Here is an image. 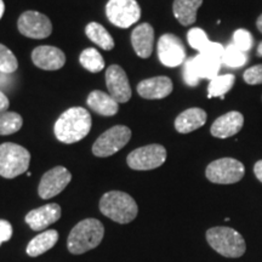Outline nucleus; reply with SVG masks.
<instances>
[{"label":"nucleus","instance_id":"obj_21","mask_svg":"<svg viewBox=\"0 0 262 262\" xmlns=\"http://www.w3.org/2000/svg\"><path fill=\"white\" fill-rule=\"evenodd\" d=\"M88 106H89L94 112H96L101 116L111 117L117 114L118 112V102L114 98L103 91L95 90L90 93L86 100Z\"/></svg>","mask_w":262,"mask_h":262},{"label":"nucleus","instance_id":"obj_27","mask_svg":"<svg viewBox=\"0 0 262 262\" xmlns=\"http://www.w3.org/2000/svg\"><path fill=\"white\" fill-rule=\"evenodd\" d=\"M24 119L16 112L0 113V135H11L22 127Z\"/></svg>","mask_w":262,"mask_h":262},{"label":"nucleus","instance_id":"obj_4","mask_svg":"<svg viewBox=\"0 0 262 262\" xmlns=\"http://www.w3.org/2000/svg\"><path fill=\"white\" fill-rule=\"evenodd\" d=\"M206 241L216 253L225 257H241L247 250L242 234L229 227H212L208 229Z\"/></svg>","mask_w":262,"mask_h":262},{"label":"nucleus","instance_id":"obj_19","mask_svg":"<svg viewBox=\"0 0 262 262\" xmlns=\"http://www.w3.org/2000/svg\"><path fill=\"white\" fill-rule=\"evenodd\" d=\"M189 60H191L193 71L199 79H214L219 75V71L222 66L221 58L206 54H198Z\"/></svg>","mask_w":262,"mask_h":262},{"label":"nucleus","instance_id":"obj_16","mask_svg":"<svg viewBox=\"0 0 262 262\" xmlns=\"http://www.w3.org/2000/svg\"><path fill=\"white\" fill-rule=\"evenodd\" d=\"M244 125V117L241 112L232 111L219 117L211 125V135L217 139H228L237 135Z\"/></svg>","mask_w":262,"mask_h":262},{"label":"nucleus","instance_id":"obj_26","mask_svg":"<svg viewBox=\"0 0 262 262\" xmlns=\"http://www.w3.org/2000/svg\"><path fill=\"white\" fill-rule=\"evenodd\" d=\"M79 61L85 70L91 72V73H98L104 68V60L102 55L94 48L85 49L80 54Z\"/></svg>","mask_w":262,"mask_h":262},{"label":"nucleus","instance_id":"obj_23","mask_svg":"<svg viewBox=\"0 0 262 262\" xmlns=\"http://www.w3.org/2000/svg\"><path fill=\"white\" fill-rule=\"evenodd\" d=\"M58 241V232L55 229H49V231L42 232L37 237L33 238L27 245V254L32 257H37L39 255L47 253L51 248L56 245Z\"/></svg>","mask_w":262,"mask_h":262},{"label":"nucleus","instance_id":"obj_8","mask_svg":"<svg viewBox=\"0 0 262 262\" xmlns=\"http://www.w3.org/2000/svg\"><path fill=\"white\" fill-rule=\"evenodd\" d=\"M110 22L119 28H129L141 17V9L136 0H110L106 5Z\"/></svg>","mask_w":262,"mask_h":262},{"label":"nucleus","instance_id":"obj_24","mask_svg":"<svg viewBox=\"0 0 262 262\" xmlns=\"http://www.w3.org/2000/svg\"><path fill=\"white\" fill-rule=\"evenodd\" d=\"M85 33H86L88 38L95 44L98 45L103 50H112L114 48V40L112 35L107 32V29L101 26L97 22H91L85 28Z\"/></svg>","mask_w":262,"mask_h":262},{"label":"nucleus","instance_id":"obj_33","mask_svg":"<svg viewBox=\"0 0 262 262\" xmlns=\"http://www.w3.org/2000/svg\"><path fill=\"white\" fill-rule=\"evenodd\" d=\"M183 79H185L186 84L189 85V86H196L199 83V78L196 77L194 71H193L191 60H188L185 62V66H183Z\"/></svg>","mask_w":262,"mask_h":262},{"label":"nucleus","instance_id":"obj_11","mask_svg":"<svg viewBox=\"0 0 262 262\" xmlns=\"http://www.w3.org/2000/svg\"><path fill=\"white\" fill-rule=\"evenodd\" d=\"M72 180V173L64 166H55L42 175L38 193L42 199L54 198L67 187Z\"/></svg>","mask_w":262,"mask_h":262},{"label":"nucleus","instance_id":"obj_7","mask_svg":"<svg viewBox=\"0 0 262 262\" xmlns=\"http://www.w3.org/2000/svg\"><path fill=\"white\" fill-rule=\"evenodd\" d=\"M131 139V130L127 126L116 125L101 135L95 141L93 153L100 158L116 155Z\"/></svg>","mask_w":262,"mask_h":262},{"label":"nucleus","instance_id":"obj_18","mask_svg":"<svg viewBox=\"0 0 262 262\" xmlns=\"http://www.w3.org/2000/svg\"><path fill=\"white\" fill-rule=\"evenodd\" d=\"M131 42L137 56L148 58L153 51L155 29L149 24H141L131 33Z\"/></svg>","mask_w":262,"mask_h":262},{"label":"nucleus","instance_id":"obj_3","mask_svg":"<svg viewBox=\"0 0 262 262\" xmlns=\"http://www.w3.org/2000/svg\"><path fill=\"white\" fill-rule=\"evenodd\" d=\"M100 210L111 220L124 225L135 220L139 208L133 196L127 193L111 191L104 193L101 198Z\"/></svg>","mask_w":262,"mask_h":262},{"label":"nucleus","instance_id":"obj_30","mask_svg":"<svg viewBox=\"0 0 262 262\" xmlns=\"http://www.w3.org/2000/svg\"><path fill=\"white\" fill-rule=\"evenodd\" d=\"M187 40L188 44L191 45V48L195 49L199 54L204 52L206 48L210 44V40H209L206 33L201 28H192L191 31L187 33Z\"/></svg>","mask_w":262,"mask_h":262},{"label":"nucleus","instance_id":"obj_29","mask_svg":"<svg viewBox=\"0 0 262 262\" xmlns=\"http://www.w3.org/2000/svg\"><path fill=\"white\" fill-rule=\"evenodd\" d=\"M17 68L18 62L14 52L5 45L0 44V73L12 74L17 71Z\"/></svg>","mask_w":262,"mask_h":262},{"label":"nucleus","instance_id":"obj_39","mask_svg":"<svg viewBox=\"0 0 262 262\" xmlns=\"http://www.w3.org/2000/svg\"><path fill=\"white\" fill-rule=\"evenodd\" d=\"M256 54H257V56H260V57H262V41L260 42V44H258V47H257V51H256Z\"/></svg>","mask_w":262,"mask_h":262},{"label":"nucleus","instance_id":"obj_12","mask_svg":"<svg viewBox=\"0 0 262 262\" xmlns=\"http://www.w3.org/2000/svg\"><path fill=\"white\" fill-rule=\"evenodd\" d=\"M158 57L166 67H178L186 60V50L180 38L164 34L158 40Z\"/></svg>","mask_w":262,"mask_h":262},{"label":"nucleus","instance_id":"obj_1","mask_svg":"<svg viewBox=\"0 0 262 262\" xmlns=\"http://www.w3.org/2000/svg\"><path fill=\"white\" fill-rule=\"evenodd\" d=\"M91 129V116L83 107H72L62 113L55 123L56 139L63 143H74L83 140Z\"/></svg>","mask_w":262,"mask_h":262},{"label":"nucleus","instance_id":"obj_6","mask_svg":"<svg viewBox=\"0 0 262 262\" xmlns=\"http://www.w3.org/2000/svg\"><path fill=\"white\" fill-rule=\"evenodd\" d=\"M243 163L234 158H221L214 160L206 166L205 176L209 181L217 185H232L244 178Z\"/></svg>","mask_w":262,"mask_h":262},{"label":"nucleus","instance_id":"obj_38","mask_svg":"<svg viewBox=\"0 0 262 262\" xmlns=\"http://www.w3.org/2000/svg\"><path fill=\"white\" fill-rule=\"evenodd\" d=\"M4 11H5V4L3 0H0V18L3 17V15H4Z\"/></svg>","mask_w":262,"mask_h":262},{"label":"nucleus","instance_id":"obj_17","mask_svg":"<svg viewBox=\"0 0 262 262\" xmlns=\"http://www.w3.org/2000/svg\"><path fill=\"white\" fill-rule=\"evenodd\" d=\"M172 89V81L168 77L149 78L137 85V93L146 100H160L168 97Z\"/></svg>","mask_w":262,"mask_h":262},{"label":"nucleus","instance_id":"obj_20","mask_svg":"<svg viewBox=\"0 0 262 262\" xmlns=\"http://www.w3.org/2000/svg\"><path fill=\"white\" fill-rule=\"evenodd\" d=\"M206 112L202 108H189L180 113L175 119V129L180 134L192 133L206 123Z\"/></svg>","mask_w":262,"mask_h":262},{"label":"nucleus","instance_id":"obj_34","mask_svg":"<svg viewBox=\"0 0 262 262\" xmlns=\"http://www.w3.org/2000/svg\"><path fill=\"white\" fill-rule=\"evenodd\" d=\"M12 232V226L9 221L0 220V245L11 239Z\"/></svg>","mask_w":262,"mask_h":262},{"label":"nucleus","instance_id":"obj_5","mask_svg":"<svg viewBox=\"0 0 262 262\" xmlns=\"http://www.w3.org/2000/svg\"><path fill=\"white\" fill-rule=\"evenodd\" d=\"M31 162V153L25 147L16 143L0 145V176L14 179L27 171Z\"/></svg>","mask_w":262,"mask_h":262},{"label":"nucleus","instance_id":"obj_37","mask_svg":"<svg viewBox=\"0 0 262 262\" xmlns=\"http://www.w3.org/2000/svg\"><path fill=\"white\" fill-rule=\"evenodd\" d=\"M256 27L258 29V32H260L261 34H262V14L258 16V18H257V21H256Z\"/></svg>","mask_w":262,"mask_h":262},{"label":"nucleus","instance_id":"obj_15","mask_svg":"<svg viewBox=\"0 0 262 262\" xmlns=\"http://www.w3.org/2000/svg\"><path fill=\"white\" fill-rule=\"evenodd\" d=\"M61 206L56 203H51L40 208L34 209L26 215V224L31 227L33 231H42L55 222L60 220L61 217Z\"/></svg>","mask_w":262,"mask_h":262},{"label":"nucleus","instance_id":"obj_9","mask_svg":"<svg viewBox=\"0 0 262 262\" xmlns=\"http://www.w3.org/2000/svg\"><path fill=\"white\" fill-rule=\"evenodd\" d=\"M166 160V149L162 145L140 147L130 153L126 158L127 165L134 170H152L162 166Z\"/></svg>","mask_w":262,"mask_h":262},{"label":"nucleus","instance_id":"obj_2","mask_svg":"<svg viewBox=\"0 0 262 262\" xmlns=\"http://www.w3.org/2000/svg\"><path fill=\"white\" fill-rule=\"evenodd\" d=\"M104 235L102 222L96 219H85L77 224L67 239V248L72 254L80 255L100 245Z\"/></svg>","mask_w":262,"mask_h":262},{"label":"nucleus","instance_id":"obj_14","mask_svg":"<svg viewBox=\"0 0 262 262\" xmlns=\"http://www.w3.org/2000/svg\"><path fill=\"white\" fill-rule=\"evenodd\" d=\"M32 61L38 68L45 71H57L66 63L64 52L58 48L42 45L32 52Z\"/></svg>","mask_w":262,"mask_h":262},{"label":"nucleus","instance_id":"obj_35","mask_svg":"<svg viewBox=\"0 0 262 262\" xmlns=\"http://www.w3.org/2000/svg\"><path fill=\"white\" fill-rule=\"evenodd\" d=\"M9 106H10L9 98L6 97V95L3 93L2 90H0V113L6 112V111H8Z\"/></svg>","mask_w":262,"mask_h":262},{"label":"nucleus","instance_id":"obj_31","mask_svg":"<svg viewBox=\"0 0 262 262\" xmlns=\"http://www.w3.org/2000/svg\"><path fill=\"white\" fill-rule=\"evenodd\" d=\"M233 44L237 47L239 50L243 52H248L253 48L254 38L251 33L247 29H237L233 33Z\"/></svg>","mask_w":262,"mask_h":262},{"label":"nucleus","instance_id":"obj_28","mask_svg":"<svg viewBox=\"0 0 262 262\" xmlns=\"http://www.w3.org/2000/svg\"><path fill=\"white\" fill-rule=\"evenodd\" d=\"M248 62L247 52H243L235 47L234 44H229L225 48L224 56H222V64L232 68H239Z\"/></svg>","mask_w":262,"mask_h":262},{"label":"nucleus","instance_id":"obj_32","mask_svg":"<svg viewBox=\"0 0 262 262\" xmlns=\"http://www.w3.org/2000/svg\"><path fill=\"white\" fill-rule=\"evenodd\" d=\"M243 79L248 85L262 84V63L255 64L244 72Z\"/></svg>","mask_w":262,"mask_h":262},{"label":"nucleus","instance_id":"obj_13","mask_svg":"<svg viewBox=\"0 0 262 262\" xmlns=\"http://www.w3.org/2000/svg\"><path fill=\"white\" fill-rule=\"evenodd\" d=\"M106 83L110 95L118 103H125L131 97V88L125 71L112 64L106 71Z\"/></svg>","mask_w":262,"mask_h":262},{"label":"nucleus","instance_id":"obj_25","mask_svg":"<svg viewBox=\"0 0 262 262\" xmlns=\"http://www.w3.org/2000/svg\"><path fill=\"white\" fill-rule=\"evenodd\" d=\"M235 81L234 74H222L210 80L208 86V97H220L224 100L225 95L233 88Z\"/></svg>","mask_w":262,"mask_h":262},{"label":"nucleus","instance_id":"obj_10","mask_svg":"<svg viewBox=\"0 0 262 262\" xmlns=\"http://www.w3.org/2000/svg\"><path fill=\"white\" fill-rule=\"evenodd\" d=\"M18 31L25 37L32 39L48 38L52 32L51 21L48 16L38 11H26L19 16Z\"/></svg>","mask_w":262,"mask_h":262},{"label":"nucleus","instance_id":"obj_36","mask_svg":"<svg viewBox=\"0 0 262 262\" xmlns=\"http://www.w3.org/2000/svg\"><path fill=\"white\" fill-rule=\"evenodd\" d=\"M254 173L258 181L262 182V160H258L254 165Z\"/></svg>","mask_w":262,"mask_h":262},{"label":"nucleus","instance_id":"obj_22","mask_svg":"<svg viewBox=\"0 0 262 262\" xmlns=\"http://www.w3.org/2000/svg\"><path fill=\"white\" fill-rule=\"evenodd\" d=\"M203 4V0H175L172 12L182 26H191L196 21V11Z\"/></svg>","mask_w":262,"mask_h":262}]
</instances>
